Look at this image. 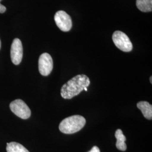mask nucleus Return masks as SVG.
Returning <instances> with one entry per match:
<instances>
[{
    "instance_id": "nucleus-1",
    "label": "nucleus",
    "mask_w": 152,
    "mask_h": 152,
    "mask_svg": "<svg viewBox=\"0 0 152 152\" xmlns=\"http://www.w3.org/2000/svg\"><path fill=\"white\" fill-rule=\"evenodd\" d=\"M90 84V79L86 75H77L62 86L60 91L61 96L65 99H71L78 95Z\"/></svg>"
},
{
    "instance_id": "nucleus-2",
    "label": "nucleus",
    "mask_w": 152,
    "mask_h": 152,
    "mask_svg": "<svg viewBox=\"0 0 152 152\" xmlns=\"http://www.w3.org/2000/svg\"><path fill=\"white\" fill-rule=\"evenodd\" d=\"M85 118L80 115L68 117L60 122L59 129L66 134H72L81 130L86 124Z\"/></svg>"
},
{
    "instance_id": "nucleus-3",
    "label": "nucleus",
    "mask_w": 152,
    "mask_h": 152,
    "mask_svg": "<svg viewBox=\"0 0 152 152\" xmlns=\"http://www.w3.org/2000/svg\"><path fill=\"white\" fill-rule=\"evenodd\" d=\"M113 41L117 48L124 52H130L133 48L130 38L125 33L120 31H115L112 36Z\"/></svg>"
},
{
    "instance_id": "nucleus-4",
    "label": "nucleus",
    "mask_w": 152,
    "mask_h": 152,
    "mask_svg": "<svg viewBox=\"0 0 152 152\" xmlns=\"http://www.w3.org/2000/svg\"><path fill=\"white\" fill-rule=\"evenodd\" d=\"M10 108L12 113L19 118L26 120L31 115V111L26 103L21 99H16L10 104Z\"/></svg>"
},
{
    "instance_id": "nucleus-5",
    "label": "nucleus",
    "mask_w": 152,
    "mask_h": 152,
    "mask_svg": "<svg viewBox=\"0 0 152 152\" xmlns=\"http://www.w3.org/2000/svg\"><path fill=\"white\" fill-rule=\"evenodd\" d=\"M54 20L56 26L63 32H68L72 27L71 16L66 12L60 10L55 13Z\"/></svg>"
},
{
    "instance_id": "nucleus-6",
    "label": "nucleus",
    "mask_w": 152,
    "mask_h": 152,
    "mask_svg": "<svg viewBox=\"0 0 152 152\" xmlns=\"http://www.w3.org/2000/svg\"><path fill=\"white\" fill-rule=\"evenodd\" d=\"M53 68V60L48 53L41 55L38 60V69L40 74L44 76H49Z\"/></svg>"
},
{
    "instance_id": "nucleus-7",
    "label": "nucleus",
    "mask_w": 152,
    "mask_h": 152,
    "mask_svg": "<svg viewBox=\"0 0 152 152\" xmlns=\"http://www.w3.org/2000/svg\"><path fill=\"white\" fill-rule=\"evenodd\" d=\"M23 50L22 42L19 38H15L11 45L10 50L11 59L13 64L19 65L23 58Z\"/></svg>"
},
{
    "instance_id": "nucleus-8",
    "label": "nucleus",
    "mask_w": 152,
    "mask_h": 152,
    "mask_svg": "<svg viewBox=\"0 0 152 152\" xmlns=\"http://www.w3.org/2000/svg\"><path fill=\"white\" fill-rule=\"evenodd\" d=\"M137 107L139 109L144 117L148 120L152 119V105L148 102L141 101L137 104Z\"/></svg>"
},
{
    "instance_id": "nucleus-9",
    "label": "nucleus",
    "mask_w": 152,
    "mask_h": 152,
    "mask_svg": "<svg viewBox=\"0 0 152 152\" xmlns=\"http://www.w3.org/2000/svg\"><path fill=\"white\" fill-rule=\"evenodd\" d=\"M115 137L117 139L116 147L118 149L121 151H125L127 149V145L125 143L126 137L123 134V132L121 129H118L115 131Z\"/></svg>"
},
{
    "instance_id": "nucleus-10",
    "label": "nucleus",
    "mask_w": 152,
    "mask_h": 152,
    "mask_svg": "<svg viewBox=\"0 0 152 152\" xmlns=\"http://www.w3.org/2000/svg\"><path fill=\"white\" fill-rule=\"evenodd\" d=\"M136 6L139 10L147 12L152 10V0H136Z\"/></svg>"
},
{
    "instance_id": "nucleus-11",
    "label": "nucleus",
    "mask_w": 152,
    "mask_h": 152,
    "mask_svg": "<svg viewBox=\"0 0 152 152\" xmlns=\"http://www.w3.org/2000/svg\"><path fill=\"white\" fill-rule=\"evenodd\" d=\"M7 152H29L22 144L16 142H11L7 144Z\"/></svg>"
},
{
    "instance_id": "nucleus-12",
    "label": "nucleus",
    "mask_w": 152,
    "mask_h": 152,
    "mask_svg": "<svg viewBox=\"0 0 152 152\" xmlns=\"http://www.w3.org/2000/svg\"><path fill=\"white\" fill-rule=\"evenodd\" d=\"M1 1L2 0H0V13H4L6 10V8L5 6L2 5V4H1Z\"/></svg>"
},
{
    "instance_id": "nucleus-13",
    "label": "nucleus",
    "mask_w": 152,
    "mask_h": 152,
    "mask_svg": "<svg viewBox=\"0 0 152 152\" xmlns=\"http://www.w3.org/2000/svg\"><path fill=\"white\" fill-rule=\"evenodd\" d=\"M88 152H100L99 148L96 146H94L92 147V149Z\"/></svg>"
},
{
    "instance_id": "nucleus-14",
    "label": "nucleus",
    "mask_w": 152,
    "mask_h": 152,
    "mask_svg": "<svg viewBox=\"0 0 152 152\" xmlns=\"http://www.w3.org/2000/svg\"><path fill=\"white\" fill-rule=\"evenodd\" d=\"M150 81H151V83H152V77L151 76L150 77Z\"/></svg>"
},
{
    "instance_id": "nucleus-15",
    "label": "nucleus",
    "mask_w": 152,
    "mask_h": 152,
    "mask_svg": "<svg viewBox=\"0 0 152 152\" xmlns=\"http://www.w3.org/2000/svg\"><path fill=\"white\" fill-rule=\"evenodd\" d=\"M84 90H85V91H87V87H85V88H84Z\"/></svg>"
},
{
    "instance_id": "nucleus-16",
    "label": "nucleus",
    "mask_w": 152,
    "mask_h": 152,
    "mask_svg": "<svg viewBox=\"0 0 152 152\" xmlns=\"http://www.w3.org/2000/svg\"><path fill=\"white\" fill-rule=\"evenodd\" d=\"M1 40H0V49H1Z\"/></svg>"
}]
</instances>
